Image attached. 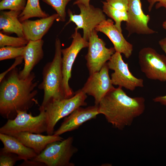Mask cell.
<instances>
[{"instance_id": "cell-9", "label": "cell", "mask_w": 166, "mask_h": 166, "mask_svg": "<svg viewBox=\"0 0 166 166\" xmlns=\"http://www.w3.org/2000/svg\"><path fill=\"white\" fill-rule=\"evenodd\" d=\"M141 71L148 79L166 81V56L150 47H144L138 53Z\"/></svg>"}, {"instance_id": "cell-26", "label": "cell", "mask_w": 166, "mask_h": 166, "mask_svg": "<svg viewBox=\"0 0 166 166\" xmlns=\"http://www.w3.org/2000/svg\"><path fill=\"white\" fill-rule=\"evenodd\" d=\"M27 0H1L0 2V10L22 12L25 9Z\"/></svg>"}, {"instance_id": "cell-7", "label": "cell", "mask_w": 166, "mask_h": 166, "mask_svg": "<svg viewBox=\"0 0 166 166\" xmlns=\"http://www.w3.org/2000/svg\"><path fill=\"white\" fill-rule=\"evenodd\" d=\"M75 30L71 37L73 40L70 45L61 50L62 87L65 98H70L75 94L69 84L71 78L72 69L79 53L82 49L87 47L89 45L88 41L82 37L78 30L75 29Z\"/></svg>"}, {"instance_id": "cell-23", "label": "cell", "mask_w": 166, "mask_h": 166, "mask_svg": "<svg viewBox=\"0 0 166 166\" xmlns=\"http://www.w3.org/2000/svg\"><path fill=\"white\" fill-rule=\"evenodd\" d=\"M50 6L58 15L57 21L64 22L66 20V7L72 0H42Z\"/></svg>"}, {"instance_id": "cell-34", "label": "cell", "mask_w": 166, "mask_h": 166, "mask_svg": "<svg viewBox=\"0 0 166 166\" xmlns=\"http://www.w3.org/2000/svg\"><path fill=\"white\" fill-rule=\"evenodd\" d=\"M159 44L166 55V37L160 40Z\"/></svg>"}, {"instance_id": "cell-16", "label": "cell", "mask_w": 166, "mask_h": 166, "mask_svg": "<svg viewBox=\"0 0 166 166\" xmlns=\"http://www.w3.org/2000/svg\"><path fill=\"white\" fill-rule=\"evenodd\" d=\"M58 18V15L56 13L35 20L28 19L23 21L21 23L24 38L28 41L42 39Z\"/></svg>"}, {"instance_id": "cell-28", "label": "cell", "mask_w": 166, "mask_h": 166, "mask_svg": "<svg viewBox=\"0 0 166 166\" xmlns=\"http://www.w3.org/2000/svg\"><path fill=\"white\" fill-rule=\"evenodd\" d=\"M111 6L118 10L127 11L128 9V0H106Z\"/></svg>"}, {"instance_id": "cell-13", "label": "cell", "mask_w": 166, "mask_h": 166, "mask_svg": "<svg viewBox=\"0 0 166 166\" xmlns=\"http://www.w3.org/2000/svg\"><path fill=\"white\" fill-rule=\"evenodd\" d=\"M128 0V9L127 11L128 19L126 22L125 27L128 32V36L134 33L149 35L157 33L148 26L150 16L144 13L141 0Z\"/></svg>"}, {"instance_id": "cell-18", "label": "cell", "mask_w": 166, "mask_h": 166, "mask_svg": "<svg viewBox=\"0 0 166 166\" xmlns=\"http://www.w3.org/2000/svg\"><path fill=\"white\" fill-rule=\"evenodd\" d=\"M10 135L17 138L26 147L33 149L37 155L49 143L64 140L60 136L53 134L45 136L27 132H20Z\"/></svg>"}, {"instance_id": "cell-3", "label": "cell", "mask_w": 166, "mask_h": 166, "mask_svg": "<svg viewBox=\"0 0 166 166\" xmlns=\"http://www.w3.org/2000/svg\"><path fill=\"white\" fill-rule=\"evenodd\" d=\"M61 44L58 38L55 43V54L51 62L47 63L42 71V81L38 85L43 90L44 95L40 107H43L51 99L61 100L65 98L63 89Z\"/></svg>"}, {"instance_id": "cell-36", "label": "cell", "mask_w": 166, "mask_h": 166, "mask_svg": "<svg viewBox=\"0 0 166 166\" xmlns=\"http://www.w3.org/2000/svg\"></svg>"}, {"instance_id": "cell-11", "label": "cell", "mask_w": 166, "mask_h": 166, "mask_svg": "<svg viewBox=\"0 0 166 166\" xmlns=\"http://www.w3.org/2000/svg\"><path fill=\"white\" fill-rule=\"evenodd\" d=\"M95 29L88 40V53L85 56L89 75L99 71L116 51L114 47L107 48L104 41L99 38Z\"/></svg>"}, {"instance_id": "cell-20", "label": "cell", "mask_w": 166, "mask_h": 166, "mask_svg": "<svg viewBox=\"0 0 166 166\" xmlns=\"http://www.w3.org/2000/svg\"><path fill=\"white\" fill-rule=\"evenodd\" d=\"M0 11V31L5 34L15 33L18 37H24L22 24L18 19L22 12Z\"/></svg>"}, {"instance_id": "cell-30", "label": "cell", "mask_w": 166, "mask_h": 166, "mask_svg": "<svg viewBox=\"0 0 166 166\" xmlns=\"http://www.w3.org/2000/svg\"><path fill=\"white\" fill-rule=\"evenodd\" d=\"M149 3L148 10L149 12H150L155 4L156 2L158 3L156 5V8L159 9L161 7L164 8L166 10V0H146Z\"/></svg>"}, {"instance_id": "cell-2", "label": "cell", "mask_w": 166, "mask_h": 166, "mask_svg": "<svg viewBox=\"0 0 166 166\" xmlns=\"http://www.w3.org/2000/svg\"><path fill=\"white\" fill-rule=\"evenodd\" d=\"M145 100L142 97H132L118 86L108 92L98 105L100 114L114 127L122 130L130 125L134 119L140 116L145 109Z\"/></svg>"}, {"instance_id": "cell-14", "label": "cell", "mask_w": 166, "mask_h": 166, "mask_svg": "<svg viewBox=\"0 0 166 166\" xmlns=\"http://www.w3.org/2000/svg\"><path fill=\"white\" fill-rule=\"evenodd\" d=\"M99 114L97 105H95L85 108L79 107L64 119L53 134L60 136L64 133L77 129L85 122L96 118Z\"/></svg>"}, {"instance_id": "cell-22", "label": "cell", "mask_w": 166, "mask_h": 166, "mask_svg": "<svg viewBox=\"0 0 166 166\" xmlns=\"http://www.w3.org/2000/svg\"><path fill=\"white\" fill-rule=\"evenodd\" d=\"M102 2L104 13L113 20L115 22L114 25L116 27L120 32L122 33L121 23L122 21L127 22L128 16L127 11L116 9L109 5L106 1H102Z\"/></svg>"}, {"instance_id": "cell-12", "label": "cell", "mask_w": 166, "mask_h": 166, "mask_svg": "<svg viewBox=\"0 0 166 166\" xmlns=\"http://www.w3.org/2000/svg\"><path fill=\"white\" fill-rule=\"evenodd\" d=\"M109 69L106 62L99 71L89 75L81 89L86 94L94 97L95 105L98 106L105 95L114 88L109 76Z\"/></svg>"}, {"instance_id": "cell-1", "label": "cell", "mask_w": 166, "mask_h": 166, "mask_svg": "<svg viewBox=\"0 0 166 166\" xmlns=\"http://www.w3.org/2000/svg\"><path fill=\"white\" fill-rule=\"evenodd\" d=\"M32 72L26 79L21 78L16 68L10 72L6 79L1 82L0 114L4 118L13 119L18 111H26L34 104H38L35 89L38 82Z\"/></svg>"}, {"instance_id": "cell-29", "label": "cell", "mask_w": 166, "mask_h": 166, "mask_svg": "<svg viewBox=\"0 0 166 166\" xmlns=\"http://www.w3.org/2000/svg\"><path fill=\"white\" fill-rule=\"evenodd\" d=\"M23 60V56H20L15 58V60L9 69L1 73L0 74V82L1 83L3 80L4 79L5 76L6 74L11 70H12L13 69L15 68V67L21 64Z\"/></svg>"}, {"instance_id": "cell-19", "label": "cell", "mask_w": 166, "mask_h": 166, "mask_svg": "<svg viewBox=\"0 0 166 166\" xmlns=\"http://www.w3.org/2000/svg\"><path fill=\"white\" fill-rule=\"evenodd\" d=\"M0 139L4 146L0 149V153H14L24 160H32L38 155L33 149L26 147L13 136L0 133Z\"/></svg>"}, {"instance_id": "cell-32", "label": "cell", "mask_w": 166, "mask_h": 166, "mask_svg": "<svg viewBox=\"0 0 166 166\" xmlns=\"http://www.w3.org/2000/svg\"><path fill=\"white\" fill-rule=\"evenodd\" d=\"M153 100L155 102L159 103L166 106V95L156 97L153 98Z\"/></svg>"}, {"instance_id": "cell-15", "label": "cell", "mask_w": 166, "mask_h": 166, "mask_svg": "<svg viewBox=\"0 0 166 166\" xmlns=\"http://www.w3.org/2000/svg\"><path fill=\"white\" fill-rule=\"evenodd\" d=\"M95 29L104 33L109 38L113 44L116 52L123 54L126 58L131 57L133 50V45L125 39L112 19H108L103 21Z\"/></svg>"}, {"instance_id": "cell-31", "label": "cell", "mask_w": 166, "mask_h": 166, "mask_svg": "<svg viewBox=\"0 0 166 166\" xmlns=\"http://www.w3.org/2000/svg\"><path fill=\"white\" fill-rule=\"evenodd\" d=\"M18 166H46V165L43 163L34 161L32 160H24L20 165Z\"/></svg>"}, {"instance_id": "cell-17", "label": "cell", "mask_w": 166, "mask_h": 166, "mask_svg": "<svg viewBox=\"0 0 166 166\" xmlns=\"http://www.w3.org/2000/svg\"><path fill=\"white\" fill-rule=\"evenodd\" d=\"M44 41H30L25 46L23 55L24 61L23 69L19 72L21 78L25 79L32 72L34 66L43 58L44 52L42 49Z\"/></svg>"}, {"instance_id": "cell-6", "label": "cell", "mask_w": 166, "mask_h": 166, "mask_svg": "<svg viewBox=\"0 0 166 166\" xmlns=\"http://www.w3.org/2000/svg\"><path fill=\"white\" fill-rule=\"evenodd\" d=\"M73 137L69 136L61 141L50 143L32 160L48 166H74L75 164L70 161L78 149L73 146Z\"/></svg>"}, {"instance_id": "cell-33", "label": "cell", "mask_w": 166, "mask_h": 166, "mask_svg": "<svg viewBox=\"0 0 166 166\" xmlns=\"http://www.w3.org/2000/svg\"><path fill=\"white\" fill-rule=\"evenodd\" d=\"M91 0H77L73 3L74 5H77L79 4H82L86 6H89L90 4V1Z\"/></svg>"}, {"instance_id": "cell-35", "label": "cell", "mask_w": 166, "mask_h": 166, "mask_svg": "<svg viewBox=\"0 0 166 166\" xmlns=\"http://www.w3.org/2000/svg\"><path fill=\"white\" fill-rule=\"evenodd\" d=\"M162 26L163 28L166 30V20L164 21L163 23Z\"/></svg>"}, {"instance_id": "cell-21", "label": "cell", "mask_w": 166, "mask_h": 166, "mask_svg": "<svg viewBox=\"0 0 166 166\" xmlns=\"http://www.w3.org/2000/svg\"><path fill=\"white\" fill-rule=\"evenodd\" d=\"M49 16L48 14L42 9L39 0H27L24 9L18 16V19L22 22L33 17L42 18Z\"/></svg>"}, {"instance_id": "cell-10", "label": "cell", "mask_w": 166, "mask_h": 166, "mask_svg": "<svg viewBox=\"0 0 166 166\" xmlns=\"http://www.w3.org/2000/svg\"><path fill=\"white\" fill-rule=\"evenodd\" d=\"M109 69L114 71L111 79L113 85L124 87L131 91L144 86V81L134 76L129 69L128 63L122 59L121 53L117 52L107 62Z\"/></svg>"}, {"instance_id": "cell-5", "label": "cell", "mask_w": 166, "mask_h": 166, "mask_svg": "<svg viewBox=\"0 0 166 166\" xmlns=\"http://www.w3.org/2000/svg\"><path fill=\"white\" fill-rule=\"evenodd\" d=\"M39 114L34 116L31 113L18 111L17 115L13 119H9L0 128V133L9 135L22 132L40 134L46 132L47 128V117L43 108L40 107Z\"/></svg>"}, {"instance_id": "cell-25", "label": "cell", "mask_w": 166, "mask_h": 166, "mask_svg": "<svg viewBox=\"0 0 166 166\" xmlns=\"http://www.w3.org/2000/svg\"><path fill=\"white\" fill-rule=\"evenodd\" d=\"M25 46H5L0 48V61L16 58L23 56Z\"/></svg>"}, {"instance_id": "cell-24", "label": "cell", "mask_w": 166, "mask_h": 166, "mask_svg": "<svg viewBox=\"0 0 166 166\" xmlns=\"http://www.w3.org/2000/svg\"><path fill=\"white\" fill-rule=\"evenodd\" d=\"M29 41L24 37H14L0 32V47L11 46L14 47L25 46Z\"/></svg>"}, {"instance_id": "cell-27", "label": "cell", "mask_w": 166, "mask_h": 166, "mask_svg": "<svg viewBox=\"0 0 166 166\" xmlns=\"http://www.w3.org/2000/svg\"><path fill=\"white\" fill-rule=\"evenodd\" d=\"M21 159L16 154L13 153H0V166H13Z\"/></svg>"}, {"instance_id": "cell-4", "label": "cell", "mask_w": 166, "mask_h": 166, "mask_svg": "<svg viewBox=\"0 0 166 166\" xmlns=\"http://www.w3.org/2000/svg\"><path fill=\"white\" fill-rule=\"evenodd\" d=\"M87 97V94L81 89L70 98L51 99L42 107L44 109L47 117V135L53 134L54 127L60 120L68 116L77 108L86 105Z\"/></svg>"}, {"instance_id": "cell-8", "label": "cell", "mask_w": 166, "mask_h": 166, "mask_svg": "<svg viewBox=\"0 0 166 166\" xmlns=\"http://www.w3.org/2000/svg\"><path fill=\"white\" fill-rule=\"evenodd\" d=\"M77 5L80 10V14H74L69 9L67 13L69 20L65 26L71 22L74 23L77 26L75 29H82L83 37L88 41L93 30L101 22L106 19V15L101 9L91 4L89 6L81 4Z\"/></svg>"}]
</instances>
